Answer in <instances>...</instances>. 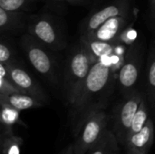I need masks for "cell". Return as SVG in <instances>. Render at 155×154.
<instances>
[{
  "label": "cell",
  "mask_w": 155,
  "mask_h": 154,
  "mask_svg": "<svg viewBox=\"0 0 155 154\" xmlns=\"http://www.w3.org/2000/svg\"><path fill=\"white\" fill-rule=\"evenodd\" d=\"M91 67L89 56L79 43L67 56L62 73L63 93L69 107L78 99Z\"/></svg>",
  "instance_id": "obj_2"
},
{
  "label": "cell",
  "mask_w": 155,
  "mask_h": 154,
  "mask_svg": "<svg viewBox=\"0 0 155 154\" xmlns=\"http://www.w3.org/2000/svg\"><path fill=\"white\" fill-rule=\"evenodd\" d=\"M31 14L8 11L0 7V31L2 35L11 36L26 33Z\"/></svg>",
  "instance_id": "obj_11"
},
{
  "label": "cell",
  "mask_w": 155,
  "mask_h": 154,
  "mask_svg": "<svg viewBox=\"0 0 155 154\" xmlns=\"http://www.w3.org/2000/svg\"><path fill=\"white\" fill-rule=\"evenodd\" d=\"M20 47L35 70L41 74L50 84H62V73L55 56L52 51L29 34L21 35Z\"/></svg>",
  "instance_id": "obj_3"
},
{
  "label": "cell",
  "mask_w": 155,
  "mask_h": 154,
  "mask_svg": "<svg viewBox=\"0 0 155 154\" xmlns=\"http://www.w3.org/2000/svg\"><path fill=\"white\" fill-rule=\"evenodd\" d=\"M73 0H45V4L49 8L55 13H62L65 10L66 5H72Z\"/></svg>",
  "instance_id": "obj_24"
},
{
  "label": "cell",
  "mask_w": 155,
  "mask_h": 154,
  "mask_svg": "<svg viewBox=\"0 0 155 154\" xmlns=\"http://www.w3.org/2000/svg\"><path fill=\"white\" fill-rule=\"evenodd\" d=\"M90 0H73V3L72 5H80V4H84V3H86Z\"/></svg>",
  "instance_id": "obj_27"
},
{
  "label": "cell",
  "mask_w": 155,
  "mask_h": 154,
  "mask_svg": "<svg viewBox=\"0 0 155 154\" xmlns=\"http://www.w3.org/2000/svg\"><path fill=\"white\" fill-rule=\"evenodd\" d=\"M23 139L14 133L1 135V151L2 154H21Z\"/></svg>",
  "instance_id": "obj_20"
},
{
  "label": "cell",
  "mask_w": 155,
  "mask_h": 154,
  "mask_svg": "<svg viewBox=\"0 0 155 154\" xmlns=\"http://www.w3.org/2000/svg\"><path fill=\"white\" fill-rule=\"evenodd\" d=\"M80 44L89 56L92 65L105 57H111L118 45V42H102L80 37Z\"/></svg>",
  "instance_id": "obj_13"
},
{
  "label": "cell",
  "mask_w": 155,
  "mask_h": 154,
  "mask_svg": "<svg viewBox=\"0 0 155 154\" xmlns=\"http://www.w3.org/2000/svg\"><path fill=\"white\" fill-rule=\"evenodd\" d=\"M145 96L148 103L155 113V41L152 43L148 54L145 76Z\"/></svg>",
  "instance_id": "obj_15"
},
{
  "label": "cell",
  "mask_w": 155,
  "mask_h": 154,
  "mask_svg": "<svg viewBox=\"0 0 155 154\" xmlns=\"http://www.w3.org/2000/svg\"><path fill=\"white\" fill-rule=\"evenodd\" d=\"M154 142V124L148 119L143 128L137 133L127 138L124 149L127 154H148Z\"/></svg>",
  "instance_id": "obj_12"
},
{
  "label": "cell",
  "mask_w": 155,
  "mask_h": 154,
  "mask_svg": "<svg viewBox=\"0 0 155 154\" xmlns=\"http://www.w3.org/2000/svg\"><path fill=\"white\" fill-rule=\"evenodd\" d=\"M0 101L9 103L20 112L24 110L43 107L45 104L38 98L25 93H14L8 95H0Z\"/></svg>",
  "instance_id": "obj_14"
},
{
  "label": "cell",
  "mask_w": 155,
  "mask_h": 154,
  "mask_svg": "<svg viewBox=\"0 0 155 154\" xmlns=\"http://www.w3.org/2000/svg\"><path fill=\"white\" fill-rule=\"evenodd\" d=\"M141 66L142 55L138 44H135L125 53V58L119 72L118 84L123 97L137 90L136 84L139 80Z\"/></svg>",
  "instance_id": "obj_7"
},
{
  "label": "cell",
  "mask_w": 155,
  "mask_h": 154,
  "mask_svg": "<svg viewBox=\"0 0 155 154\" xmlns=\"http://www.w3.org/2000/svg\"><path fill=\"white\" fill-rule=\"evenodd\" d=\"M130 23L131 14L126 15L115 16L104 23L102 25H100L97 29H95L89 34L80 37L102 42H116L122 32Z\"/></svg>",
  "instance_id": "obj_10"
},
{
  "label": "cell",
  "mask_w": 155,
  "mask_h": 154,
  "mask_svg": "<svg viewBox=\"0 0 155 154\" xmlns=\"http://www.w3.org/2000/svg\"><path fill=\"white\" fill-rule=\"evenodd\" d=\"M110 116L105 112V108L93 113L86 120L74 143L75 154H86L103 137L108 129Z\"/></svg>",
  "instance_id": "obj_6"
},
{
  "label": "cell",
  "mask_w": 155,
  "mask_h": 154,
  "mask_svg": "<svg viewBox=\"0 0 155 154\" xmlns=\"http://www.w3.org/2000/svg\"><path fill=\"white\" fill-rule=\"evenodd\" d=\"M60 154H75L74 149V143H70L69 145H67V147L64 148Z\"/></svg>",
  "instance_id": "obj_25"
},
{
  "label": "cell",
  "mask_w": 155,
  "mask_h": 154,
  "mask_svg": "<svg viewBox=\"0 0 155 154\" xmlns=\"http://www.w3.org/2000/svg\"><path fill=\"white\" fill-rule=\"evenodd\" d=\"M26 33L54 52L62 51L67 45V37L62 23L50 14L32 15Z\"/></svg>",
  "instance_id": "obj_4"
},
{
  "label": "cell",
  "mask_w": 155,
  "mask_h": 154,
  "mask_svg": "<svg viewBox=\"0 0 155 154\" xmlns=\"http://www.w3.org/2000/svg\"><path fill=\"white\" fill-rule=\"evenodd\" d=\"M111 66V62L106 63L104 59L93 64L78 99L69 107V117L74 137L78 135L93 113L106 108L113 90Z\"/></svg>",
  "instance_id": "obj_1"
},
{
  "label": "cell",
  "mask_w": 155,
  "mask_h": 154,
  "mask_svg": "<svg viewBox=\"0 0 155 154\" xmlns=\"http://www.w3.org/2000/svg\"><path fill=\"white\" fill-rule=\"evenodd\" d=\"M120 151V143L111 129H107L100 141L86 154H113Z\"/></svg>",
  "instance_id": "obj_17"
},
{
  "label": "cell",
  "mask_w": 155,
  "mask_h": 154,
  "mask_svg": "<svg viewBox=\"0 0 155 154\" xmlns=\"http://www.w3.org/2000/svg\"><path fill=\"white\" fill-rule=\"evenodd\" d=\"M131 14V0H114L84 18L80 25L81 36L89 34L109 19Z\"/></svg>",
  "instance_id": "obj_8"
},
{
  "label": "cell",
  "mask_w": 155,
  "mask_h": 154,
  "mask_svg": "<svg viewBox=\"0 0 155 154\" xmlns=\"http://www.w3.org/2000/svg\"><path fill=\"white\" fill-rule=\"evenodd\" d=\"M14 93H23L12 81L5 64L0 63V95H8Z\"/></svg>",
  "instance_id": "obj_22"
},
{
  "label": "cell",
  "mask_w": 155,
  "mask_h": 154,
  "mask_svg": "<svg viewBox=\"0 0 155 154\" xmlns=\"http://www.w3.org/2000/svg\"><path fill=\"white\" fill-rule=\"evenodd\" d=\"M150 8H151V17H152L153 24L155 27V3L153 5H150Z\"/></svg>",
  "instance_id": "obj_26"
},
{
  "label": "cell",
  "mask_w": 155,
  "mask_h": 154,
  "mask_svg": "<svg viewBox=\"0 0 155 154\" xmlns=\"http://www.w3.org/2000/svg\"><path fill=\"white\" fill-rule=\"evenodd\" d=\"M148 104L149 103H148V101L146 99V96H144L140 106H139V109H138V111H137V113H136V114L133 120V123H132V125L130 127L127 138L130 136H133L134 134H135L137 133H139L143 128V126L145 125L146 122L149 119Z\"/></svg>",
  "instance_id": "obj_18"
},
{
  "label": "cell",
  "mask_w": 155,
  "mask_h": 154,
  "mask_svg": "<svg viewBox=\"0 0 155 154\" xmlns=\"http://www.w3.org/2000/svg\"><path fill=\"white\" fill-rule=\"evenodd\" d=\"M8 74L12 79V81L15 84V85L25 93H29L39 100L43 101L45 103L48 101V96L40 84L29 74L21 64H5Z\"/></svg>",
  "instance_id": "obj_9"
},
{
  "label": "cell",
  "mask_w": 155,
  "mask_h": 154,
  "mask_svg": "<svg viewBox=\"0 0 155 154\" xmlns=\"http://www.w3.org/2000/svg\"><path fill=\"white\" fill-rule=\"evenodd\" d=\"M39 2L45 0H0V7L8 11L29 13Z\"/></svg>",
  "instance_id": "obj_19"
},
{
  "label": "cell",
  "mask_w": 155,
  "mask_h": 154,
  "mask_svg": "<svg viewBox=\"0 0 155 154\" xmlns=\"http://www.w3.org/2000/svg\"><path fill=\"white\" fill-rule=\"evenodd\" d=\"M144 96L145 94L137 89L128 96L123 97V100L113 110L110 116L113 123L111 130L123 147L125 144L133 120Z\"/></svg>",
  "instance_id": "obj_5"
},
{
  "label": "cell",
  "mask_w": 155,
  "mask_h": 154,
  "mask_svg": "<svg viewBox=\"0 0 155 154\" xmlns=\"http://www.w3.org/2000/svg\"><path fill=\"white\" fill-rule=\"evenodd\" d=\"M154 3H155V0H150V5H153Z\"/></svg>",
  "instance_id": "obj_28"
},
{
  "label": "cell",
  "mask_w": 155,
  "mask_h": 154,
  "mask_svg": "<svg viewBox=\"0 0 155 154\" xmlns=\"http://www.w3.org/2000/svg\"><path fill=\"white\" fill-rule=\"evenodd\" d=\"M136 38H137V32L133 27V25L131 23L125 27V29L122 32L120 36L117 39V42L120 43L122 45L126 46H133L136 44Z\"/></svg>",
  "instance_id": "obj_23"
},
{
  "label": "cell",
  "mask_w": 155,
  "mask_h": 154,
  "mask_svg": "<svg viewBox=\"0 0 155 154\" xmlns=\"http://www.w3.org/2000/svg\"><path fill=\"white\" fill-rule=\"evenodd\" d=\"M1 103V125L2 132L1 135H5L9 133H13V126L16 123L20 125H24V123L20 121V115L17 109L10 105L9 103L0 101Z\"/></svg>",
  "instance_id": "obj_16"
},
{
  "label": "cell",
  "mask_w": 155,
  "mask_h": 154,
  "mask_svg": "<svg viewBox=\"0 0 155 154\" xmlns=\"http://www.w3.org/2000/svg\"><path fill=\"white\" fill-rule=\"evenodd\" d=\"M113 154H120V151H118V152H114V153Z\"/></svg>",
  "instance_id": "obj_29"
},
{
  "label": "cell",
  "mask_w": 155,
  "mask_h": 154,
  "mask_svg": "<svg viewBox=\"0 0 155 154\" xmlns=\"http://www.w3.org/2000/svg\"><path fill=\"white\" fill-rule=\"evenodd\" d=\"M17 53L13 44L7 39V36L2 35L0 43V63L5 64H19Z\"/></svg>",
  "instance_id": "obj_21"
}]
</instances>
